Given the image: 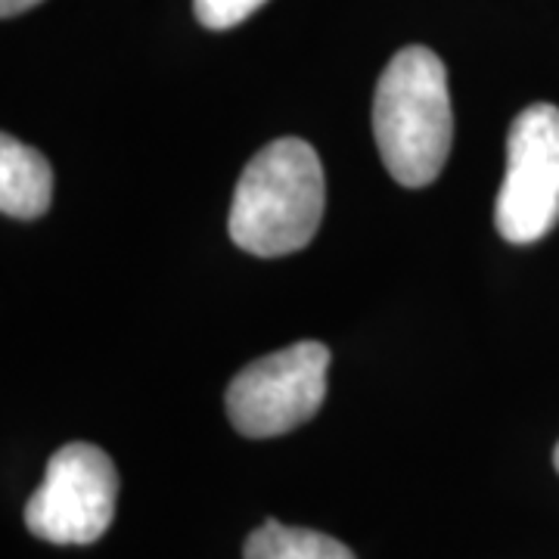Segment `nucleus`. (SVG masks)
<instances>
[{"label": "nucleus", "mask_w": 559, "mask_h": 559, "mask_svg": "<svg viewBox=\"0 0 559 559\" xmlns=\"http://www.w3.org/2000/svg\"><path fill=\"white\" fill-rule=\"evenodd\" d=\"M326 202L323 165L311 143L271 140L246 165L230 205V240L249 255L299 252L318 234Z\"/></svg>", "instance_id": "obj_1"}, {"label": "nucleus", "mask_w": 559, "mask_h": 559, "mask_svg": "<svg viewBox=\"0 0 559 559\" xmlns=\"http://www.w3.org/2000/svg\"><path fill=\"white\" fill-rule=\"evenodd\" d=\"M373 134L385 171L404 187H426L441 175L454 143V112L448 69L429 47L411 44L382 69Z\"/></svg>", "instance_id": "obj_2"}, {"label": "nucleus", "mask_w": 559, "mask_h": 559, "mask_svg": "<svg viewBox=\"0 0 559 559\" xmlns=\"http://www.w3.org/2000/svg\"><path fill=\"white\" fill-rule=\"evenodd\" d=\"M330 348L305 340L246 364L227 385V417L246 439H274L314 417L326 399Z\"/></svg>", "instance_id": "obj_3"}, {"label": "nucleus", "mask_w": 559, "mask_h": 559, "mask_svg": "<svg viewBox=\"0 0 559 559\" xmlns=\"http://www.w3.org/2000/svg\"><path fill=\"white\" fill-rule=\"evenodd\" d=\"M119 473L112 457L87 441L62 444L44 481L25 503V525L47 544H94L116 516Z\"/></svg>", "instance_id": "obj_4"}, {"label": "nucleus", "mask_w": 559, "mask_h": 559, "mask_svg": "<svg viewBox=\"0 0 559 559\" xmlns=\"http://www.w3.org/2000/svg\"><path fill=\"white\" fill-rule=\"evenodd\" d=\"M559 224V109L535 103L507 134V175L495 202V227L507 242L528 246Z\"/></svg>", "instance_id": "obj_5"}, {"label": "nucleus", "mask_w": 559, "mask_h": 559, "mask_svg": "<svg viewBox=\"0 0 559 559\" xmlns=\"http://www.w3.org/2000/svg\"><path fill=\"white\" fill-rule=\"evenodd\" d=\"M53 200V168L22 140L0 138V212L7 218H40Z\"/></svg>", "instance_id": "obj_6"}, {"label": "nucleus", "mask_w": 559, "mask_h": 559, "mask_svg": "<svg viewBox=\"0 0 559 559\" xmlns=\"http://www.w3.org/2000/svg\"><path fill=\"white\" fill-rule=\"evenodd\" d=\"M242 559H358L342 540L330 538L323 532L311 528H293L277 520H267L255 528L246 547Z\"/></svg>", "instance_id": "obj_7"}, {"label": "nucleus", "mask_w": 559, "mask_h": 559, "mask_svg": "<svg viewBox=\"0 0 559 559\" xmlns=\"http://www.w3.org/2000/svg\"><path fill=\"white\" fill-rule=\"evenodd\" d=\"M264 3L267 0H193V13L205 28L224 32L249 20Z\"/></svg>", "instance_id": "obj_8"}, {"label": "nucleus", "mask_w": 559, "mask_h": 559, "mask_svg": "<svg viewBox=\"0 0 559 559\" xmlns=\"http://www.w3.org/2000/svg\"><path fill=\"white\" fill-rule=\"evenodd\" d=\"M40 0H0V16L3 20H13V16H20L25 10H32V7H38Z\"/></svg>", "instance_id": "obj_9"}, {"label": "nucleus", "mask_w": 559, "mask_h": 559, "mask_svg": "<svg viewBox=\"0 0 559 559\" xmlns=\"http://www.w3.org/2000/svg\"><path fill=\"white\" fill-rule=\"evenodd\" d=\"M554 466H557V473H559V444H557V451H554Z\"/></svg>", "instance_id": "obj_10"}]
</instances>
